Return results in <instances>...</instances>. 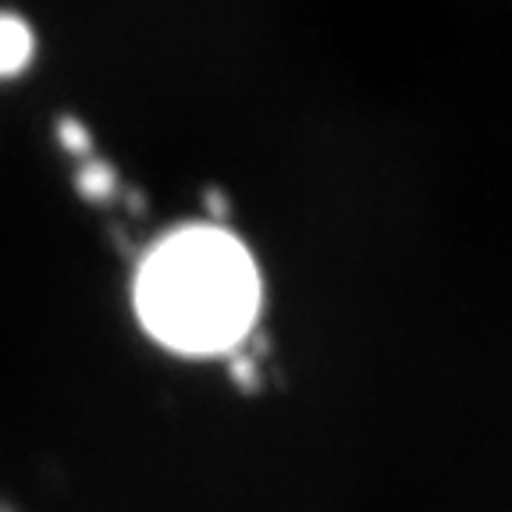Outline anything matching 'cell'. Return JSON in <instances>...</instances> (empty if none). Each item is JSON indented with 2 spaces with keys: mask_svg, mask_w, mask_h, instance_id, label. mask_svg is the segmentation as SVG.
Returning a JSON list of instances; mask_svg holds the SVG:
<instances>
[{
  "mask_svg": "<svg viewBox=\"0 0 512 512\" xmlns=\"http://www.w3.org/2000/svg\"><path fill=\"white\" fill-rule=\"evenodd\" d=\"M132 313L143 335L171 356H235L264 313L260 260L224 221L175 224L139 253Z\"/></svg>",
  "mask_w": 512,
  "mask_h": 512,
  "instance_id": "6da1fadb",
  "label": "cell"
},
{
  "mask_svg": "<svg viewBox=\"0 0 512 512\" xmlns=\"http://www.w3.org/2000/svg\"><path fill=\"white\" fill-rule=\"evenodd\" d=\"M36 57V29L15 11H0V82L18 79Z\"/></svg>",
  "mask_w": 512,
  "mask_h": 512,
  "instance_id": "7a4b0ae2",
  "label": "cell"
},
{
  "mask_svg": "<svg viewBox=\"0 0 512 512\" xmlns=\"http://www.w3.org/2000/svg\"><path fill=\"white\" fill-rule=\"evenodd\" d=\"M75 185H79V192L86 196V200H111L114 192H118V175L107 168L104 160L86 157L82 160L79 175H75Z\"/></svg>",
  "mask_w": 512,
  "mask_h": 512,
  "instance_id": "3957f363",
  "label": "cell"
},
{
  "mask_svg": "<svg viewBox=\"0 0 512 512\" xmlns=\"http://www.w3.org/2000/svg\"><path fill=\"white\" fill-rule=\"evenodd\" d=\"M57 139L68 153L75 157H93V136L79 118H61L57 121Z\"/></svg>",
  "mask_w": 512,
  "mask_h": 512,
  "instance_id": "277c9868",
  "label": "cell"
},
{
  "mask_svg": "<svg viewBox=\"0 0 512 512\" xmlns=\"http://www.w3.org/2000/svg\"><path fill=\"white\" fill-rule=\"evenodd\" d=\"M0 512H18V509H11V505L4 502V498H0Z\"/></svg>",
  "mask_w": 512,
  "mask_h": 512,
  "instance_id": "5b68a950",
  "label": "cell"
}]
</instances>
